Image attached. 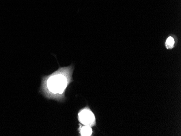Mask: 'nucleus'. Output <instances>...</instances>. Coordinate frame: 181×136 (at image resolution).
<instances>
[{
  "label": "nucleus",
  "instance_id": "obj_1",
  "mask_svg": "<svg viewBox=\"0 0 181 136\" xmlns=\"http://www.w3.org/2000/svg\"><path fill=\"white\" fill-rule=\"evenodd\" d=\"M73 66L60 67L51 74L42 78L41 91L48 99L60 100L63 99L65 92L72 81Z\"/></svg>",
  "mask_w": 181,
  "mask_h": 136
},
{
  "label": "nucleus",
  "instance_id": "obj_2",
  "mask_svg": "<svg viewBox=\"0 0 181 136\" xmlns=\"http://www.w3.org/2000/svg\"><path fill=\"white\" fill-rule=\"evenodd\" d=\"M78 120L85 126L91 127L96 125V117L92 111L87 107L80 111L78 113Z\"/></svg>",
  "mask_w": 181,
  "mask_h": 136
},
{
  "label": "nucleus",
  "instance_id": "obj_3",
  "mask_svg": "<svg viewBox=\"0 0 181 136\" xmlns=\"http://www.w3.org/2000/svg\"><path fill=\"white\" fill-rule=\"evenodd\" d=\"M80 134L81 136H91L92 134V130L91 127L88 126H84L81 128Z\"/></svg>",
  "mask_w": 181,
  "mask_h": 136
},
{
  "label": "nucleus",
  "instance_id": "obj_4",
  "mask_svg": "<svg viewBox=\"0 0 181 136\" xmlns=\"http://www.w3.org/2000/svg\"><path fill=\"white\" fill-rule=\"evenodd\" d=\"M165 47L168 49H173L175 46V40L172 36H169L165 42Z\"/></svg>",
  "mask_w": 181,
  "mask_h": 136
}]
</instances>
